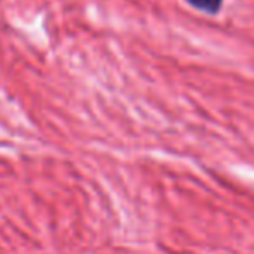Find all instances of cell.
<instances>
[{
    "label": "cell",
    "mask_w": 254,
    "mask_h": 254,
    "mask_svg": "<svg viewBox=\"0 0 254 254\" xmlns=\"http://www.w3.org/2000/svg\"><path fill=\"white\" fill-rule=\"evenodd\" d=\"M192 7L202 10L206 14H218L221 9V3L223 0H187Z\"/></svg>",
    "instance_id": "6da1fadb"
}]
</instances>
